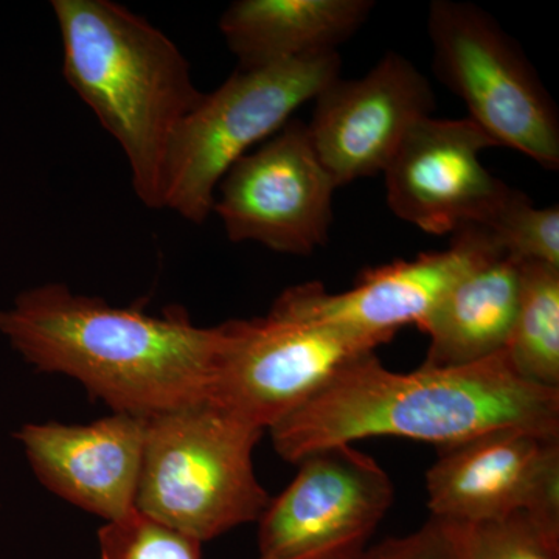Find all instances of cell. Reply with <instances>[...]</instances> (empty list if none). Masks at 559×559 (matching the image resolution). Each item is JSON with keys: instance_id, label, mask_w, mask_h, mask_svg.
Wrapping results in <instances>:
<instances>
[{"instance_id": "1", "label": "cell", "mask_w": 559, "mask_h": 559, "mask_svg": "<svg viewBox=\"0 0 559 559\" xmlns=\"http://www.w3.org/2000/svg\"><path fill=\"white\" fill-rule=\"evenodd\" d=\"M0 331L28 362L75 378L114 414L151 418L205 403L224 344L182 308L160 316L112 307L50 283L0 311Z\"/></svg>"}, {"instance_id": "2", "label": "cell", "mask_w": 559, "mask_h": 559, "mask_svg": "<svg viewBox=\"0 0 559 559\" xmlns=\"http://www.w3.org/2000/svg\"><path fill=\"white\" fill-rule=\"evenodd\" d=\"M498 428L559 437V390L522 380L506 355L473 366L396 373L374 353L342 370L314 399L271 429L280 457L299 463L323 448L370 437L436 447Z\"/></svg>"}, {"instance_id": "3", "label": "cell", "mask_w": 559, "mask_h": 559, "mask_svg": "<svg viewBox=\"0 0 559 559\" xmlns=\"http://www.w3.org/2000/svg\"><path fill=\"white\" fill-rule=\"evenodd\" d=\"M62 73L119 142L143 205L164 209L165 170L180 123L204 97L164 32L109 0H53Z\"/></svg>"}, {"instance_id": "4", "label": "cell", "mask_w": 559, "mask_h": 559, "mask_svg": "<svg viewBox=\"0 0 559 559\" xmlns=\"http://www.w3.org/2000/svg\"><path fill=\"white\" fill-rule=\"evenodd\" d=\"M261 436L209 401L146 418L135 510L201 544L259 521L271 500L253 469Z\"/></svg>"}, {"instance_id": "5", "label": "cell", "mask_w": 559, "mask_h": 559, "mask_svg": "<svg viewBox=\"0 0 559 559\" xmlns=\"http://www.w3.org/2000/svg\"><path fill=\"white\" fill-rule=\"evenodd\" d=\"M337 51L237 69L204 94L180 123L165 170L164 209L190 223L207 221L227 171L257 143L277 134L293 114L341 76Z\"/></svg>"}, {"instance_id": "6", "label": "cell", "mask_w": 559, "mask_h": 559, "mask_svg": "<svg viewBox=\"0 0 559 559\" xmlns=\"http://www.w3.org/2000/svg\"><path fill=\"white\" fill-rule=\"evenodd\" d=\"M433 70L462 98L496 146H509L547 170L559 168V114L521 47L471 3H430Z\"/></svg>"}, {"instance_id": "7", "label": "cell", "mask_w": 559, "mask_h": 559, "mask_svg": "<svg viewBox=\"0 0 559 559\" xmlns=\"http://www.w3.org/2000/svg\"><path fill=\"white\" fill-rule=\"evenodd\" d=\"M221 326L224 344L207 401L263 432L314 399L342 370L390 342L274 307L264 318Z\"/></svg>"}, {"instance_id": "8", "label": "cell", "mask_w": 559, "mask_h": 559, "mask_svg": "<svg viewBox=\"0 0 559 559\" xmlns=\"http://www.w3.org/2000/svg\"><path fill=\"white\" fill-rule=\"evenodd\" d=\"M260 516V559H358L392 509L385 469L353 444L305 455Z\"/></svg>"}, {"instance_id": "9", "label": "cell", "mask_w": 559, "mask_h": 559, "mask_svg": "<svg viewBox=\"0 0 559 559\" xmlns=\"http://www.w3.org/2000/svg\"><path fill=\"white\" fill-rule=\"evenodd\" d=\"M212 213L234 242H259L288 255L326 245L337 189L312 146L307 123L289 120L221 180Z\"/></svg>"}, {"instance_id": "10", "label": "cell", "mask_w": 559, "mask_h": 559, "mask_svg": "<svg viewBox=\"0 0 559 559\" xmlns=\"http://www.w3.org/2000/svg\"><path fill=\"white\" fill-rule=\"evenodd\" d=\"M492 146L468 117L419 120L384 171L390 210L429 235L484 227L513 191L480 162Z\"/></svg>"}, {"instance_id": "11", "label": "cell", "mask_w": 559, "mask_h": 559, "mask_svg": "<svg viewBox=\"0 0 559 559\" xmlns=\"http://www.w3.org/2000/svg\"><path fill=\"white\" fill-rule=\"evenodd\" d=\"M314 102L308 134L337 189L384 173L412 127L436 109L428 79L395 51L362 79L334 80Z\"/></svg>"}, {"instance_id": "12", "label": "cell", "mask_w": 559, "mask_h": 559, "mask_svg": "<svg viewBox=\"0 0 559 559\" xmlns=\"http://www.w3.org/2000/svg\"><path fill=\"white\" fill-rule=\"evenodd\" d=\"M450 249L362 272L352 289L329 293L318 282L293 286L272 307L392 341L404 325H423L452 286L485 261L503 255L485 229L465 227Z\"/></svg>"}, {"instance_id": "13", "label": "cell", "mask_w": 559, "mask_h": 559, "mask_svg": "<svg viewBox=\"0 0 559 559\" xmlns=\"http://www.w3.org/2000/svg\"><path fill=\"white\" fill-rule=\"evenodd\" d=\"M146 418L114 414L87 426L27 425L16 433L55 495L108 522L135 510Z\"/></svg>"}, {"instance_id": "14", "label": "cell", "mask_w": 559, "mask_h": 559, "mask_svg": "<svg viewBox=\"0 0 559 559\" xmlns=\"http://www.w3.org/2000/svg\"><path fill=\"white\" fill-rule=\"evenodd\" d=\"M559 437L521 428H498L437 447L426 474L432 516L468 525L521 513Z\"/></svg>"}, {"instance_id": "15", "label": "cell", "mask_w": 559, "mask_h": 559, "mask_svg": "<svg viewBox=\"0 0 559 559\" xmlns=\"http://www.w3.org/2000/svg\"><path fill=\"white\" fill-rule=\"evenodd\" d=\"M370 0H238L219 31L238 69L333 53L369 20Z\"/></svg>"}, {"instance_id": "16", "label": "cell", "mask_w": 559, "mask_h": 559, "mask_svg": "<svg viewBox=\"0 0 559 559\" xmlns=\"http://www.w3.org/2000/svg\"><path fill=\"white\" fill-rule=\"evenodd\" d=\"M521 263L498 255L452 286L419 326L429 337L421 367L473 366L506 352L520 307Z\"/></svg>"}, {"instance_id": "17", "label": "cell", "mask_w": 559, "mask_h": 559, "mask_svg": "<svg viewBox=\"0 0 559 559\" xmlns=\"http://www.w3.org/2000/svg\"><path fill=\"white\" fill-rule=\"evenodd\" d=\"M522 380L559 390V267L521 263V296L506 352Z\"/></svg>"}, {"instance_id": "18", "label": "cell", "mask_w": 559, "mask_h": 559, "mask_svg": "<svg viewBox=\"0 0 559 559\" xmlns=\"http://www.w3.org/2000/svg\"><path fill=\"white\" fill-rule=\"evenodd\" d=\"M485 229L503 255L559 267V207H536L527 194L511 191Z\"/></svg>"}, {"instance_id": "19", "label": "cell", "mask_w": 559, "mask_h": 559, "mask_svg": "<svg viewBox=\"0 0 559 559\" xmlns=\"http://www.w3.org/2000/svg\"><path fill=\"white\" fill-rule=\"evenodd\" d=\"M102 559H201L200 540L134 510L100 530Z\"/></svg>"}, {"instance_id": "20", "label": "cell", "mask_w": 559, "mask_h": 559, "mask_svg": "<svg viewBox=\"0 0 559 559\" xmlns=\"http://www.w3.org/2000/svg\"><path fill=\"white\" fill-rule=\"evenodd\" d=\"M469 559H559V540L536 527L524 513L474 525Z\"/></svg>"}, {"instance_id": "21", "label": "cell", "mask_w": 559, "mask_h": 559, "mask_svg": "<svg viewBox=\"0 0 559 559\" xmlns=\"http://www.w3.org/2000/svg\"><path fill=\"white\" fill-rule=\"evenodd\" d=\"M473 525L432 516L403 538L367 547L358 559H469Z\"/></svg>"}]
</instances>
